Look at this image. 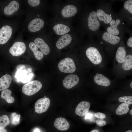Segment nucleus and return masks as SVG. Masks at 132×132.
I'll use <instances>...</instances> for the list:
<instances>
[{
	"instance_id": "nucleus-1",
	"label": "nucleus",
	"mask_w": 132,
	"mask_h": 132,
	"mask_svg": "<svg viewBox=\"0 0 132 132\" xmlns=\"http://www.w3.org/2000/svg\"><path fill=\"white\" fill-rule=\"evenodd\" d=\"M42 87V84L40 82L33 80L25 84L22 87V91L26 95L31 96L38 92Z\"/></svg>"
},
{
	"instance_id": "nucleus-2",
	"label": "nucleus",
	"mask_w": 132,
	"mask_h": 132,
	"mask_svg": "<svg viewBox=\"0 0 132 132\" xmlns=\"http://www.w3.org/2000/svg\"><path fill=\"white\" fill-rule=\"evenodd\" d=\"M58 67L60 71L65 73H73L76 70L74 61L69 57L61 60L58 64Z\"/></svg>"
},
{
	"instance_id": "nucleus-3",
	"label": "nucleus",
	"mask_w": 132,
	"mask_h": 132,
	"mask_svg": "<svg viewBox=\"0 0 132 132\" xmlns=\"http://www.w3.org/2000/svg\"><path fill=\"white\" fill-rule=\"evenodd\" d=\"M86 54L88 58L94 64H98L101 62V56L96 48L93 47L88 48L86 51Z\"/></svg>"
},
{
	"instance_id": "nucleus-4",
	"label": "nucleus",
	"mask_w": 132,
	"mask_h": 132,
	"mask_svg": "<svg viewBox=\"0 0 132 132\" xmlns=\"http://www.w3.org/2000/svg\"><path fill=\"white\" fill-rule=\"evenodd\" d=\"M50 102L49 98L44 97L38 100L35 105V112L40 114L46 112L50 106Z\"/></svg>"
},
{
	"instance_id": "nucleus-5",
	"label": "nucleus",
	"mask_w": 132,
	"mask_h": 132,
	"mask_svg": "<svg viewBox=\"0 0 132 132\" xmlns=\"http://www.w3.org/2000/svg\"><path fill=\"white\" fill-rule=\"evenodd\" d=\"M26 46L22 42H17L14 43L9 49V52L14 56H19L24 53L26 50Z\"/></svg>"
},
{
	"instance_id": "nucleus-6",
	"label": "nucleus",
	"mask_w": 132,
	"mask_h": 132,
	"mask_svg": "<svg viewBox=\"0 0 132 132\" xmlns=\"http://www.w3.org/2000/svg\"><path fill=\"white\" fill-rule=\"evenodd\" d=\"M12 30L10 26L6 25L0 29V44H4L7 43L11 37Z\"/></svg>"
},
{
	"instance_id": "nucleus-7",
	"label": "nucleus",
	"mask_w": 132,
	"mask_h": 132,
	"mask_svg": "<svg viewBox=\"0 0 132 132\" xmlns=\"http://www.w3.org/2000/svg\"><path fill=\"white\" fill-rule=\"evenodd\" d=\"M28 73L27 69L25 68L17 70L15 76V78L17 79V82L21 81L23 83L27 82L30 81L34 75L32 73H31L27 75Z\"/></svg>"
},
{
	"instance_id": "nucleus-8",
	"label": "nucleus",
	"mask_w": 132,
	"mask_h": 132,
	"mask_svg": "<svg viewBox=\"0 0 132 132\" xmlns=\"http://www.w3.org/2000/svg\"><path fill=\"white\" fill-rule=\"evenodd\" d=\"M79 81L78 76L74 74H70L65 77L63 81V84L65 88L69 89L76 85Z\"/></svg>"
},
{
	"instance_id": "nucleus-9",
	"label": "nucleus",
	"mask_w": 132,
	"mask_h": 132,
	"mask_svg": "<svg viewBox=\"0 0 132 132\" xmlns=\"http://www.w3.org/2000/svg\"><path fill=\"white\" fill-rule=\"evenodd\" d=\"M96 12L95 11L91 12L88 18V26L89 28L93 31L98 29L100 26V22L97 20Z\"/></svg>"
},
{
	"instance_id": "nucleus-10",
	"label": "nucleus",
	"mask_w": 132,
	"mask_h": 132,
	"mask_svg": "<svg viewBox=\"0 0 132 132\" xmlns=\"http://www.w3.org/2000/svg\"><path fill=\"white\" fill-rule=\"evenodd\" d=\"M90 106V104L87 101H82L77 105L75 109V113L77 115L83 117L87 113Z\"/></svg>"
},
{
	"instance_id": "nucleus-11",
	"label": "nucleus",
	"mask_w": 132,
	"mask_h": 132,
	"mask_svg": "<svg viewBox=\"0 0 132 132\" xmlns=\"http://www.w3.org/2000/svg\"><path fill=\"white\" fill-rule=\"evenodd\" d=\"M44 22L40 18H35L29 24L28 29L31 32H34L40 30L44 27Z\"/></svg>"
},
{
	"instance_id": "nucleus-12",
	"label": "nucleus",
	"mask_w": 132,
	"mask_h": 132,
	"mask_svg": "<svg viewBox=\"0 0 132 132\" xmlns=\"http://www.w3.org/2000/svg\"><path fill=\"white\" fill-rule=\"evenodd\" d=\"M54 125L57 129L62 131H65L68 130L70 127L69 122L64 118L59 117L55 120Z\"/></svg>"
},
{
	"instance_id": "nucleus-13",
	"label": "nucleus",
	"mask_w": 132,
	"mask_h": 132,
	"mask_svg": "<svg viewBox=\"0 0 132 132\" xmlns=\"http://www.w3.org/2000/svg\"><path fill=\"white\" fill-rule=\"evenodd\" d=\"M72 40L71 36L69 34H65L61 36L56 44V47L59 49L64 48L69 44Z\"/></svg>"
},
{
	"instance_id": "nucleus-14",
	"label": "nucleus",
	"mask_w": 132,
	"mask_h": 132,
	"mask_svg": "<svg viewBox=\"0 0 132 132\" xmlns=\"http://www.w3.org/2000/svg\"><path fill=\"white\" fill-rule=\"evenodd\" d=\"M35 45L40 49L41 52L45 55H47L49 53L50 49L48 46L41 38H37L34 40Z\"/></svg>"
},
{
	"instance_id": "nucleus-15",
	"label": "nucleus",
	"mask_w": 132,
	"mask_h": 132,
	"mask_svg": "<svg viewBox=\"0 0 132 132\" xmlns=\"http://www.w3.org/2000/svg\"><path fill=\"white\" fill-rule=\"evenodd\" d=\"M77 9L76 7L72 5H68L65 7L61 11L62 16L68 18L74 16L76 13Z\"/></svg>"
},
{
	"instance_id": "nucleus-16",
	"label": "nucleus",
	"mask_w": 132,
	"mask_h": 132,
	"mask_svg": "<svg viewBox=\"0 0 132 132\" xmlns=\"http://www.w3.org/2000/svg\"><path fill=\"white\" fill-rule=\"evenodd\" d=\"M94 80L97 84L105 87L109 86L110 84V80L103 75L97 73L94 77Z\"/></svg>"
},
{
	"instance_id": "nucleus-17",
	"label": "nucleus",
	"mask_w": 132,
	"mask_h": 132,
	"mask_svg": "<svg viewBox=\"0 0 132 132\" xmlns=\"http://www.w3.org/2000/svg\"><path fill=\"white\" fill-rule=\"evenodd\" d=\"M12 80L11 75L6 74L0 78V91L7 89L10 87Z\"/></svg>"
},
{
	"instance_id": "nucleus-18",
	"label": "nucleus",
	"mask_w": 132,
	"mask_h": 132,
	"mask_svg": "<svg viewBox=\"0 0 132 132\" xmlns=\"http://www.w3.org/2000/svg\"><path fill=\"white\" fill-rule=\"evenodd\" d=\"M19 7V4L17 1H13L5 8L4 10V13L6 15H11L17 11Z\"/></svg>"
},
{
	"instance_id": "nucleus-19",
	"label": "nucleus",
	"mask_w": 132,
	"mask_h": 132,
	"mask_svg": "<svg viewBox=\"0 0 132 132\" xmlns=\"http://www.w3.org/2000/svg\"><path fill=\"white\" fill-rule=\"evenodd\" d=\"M102 38L105 41L113 45L117 44L121 40V38L119 37L107 32H105L103 33Z\"/></svg>"
},
{
	"instance_id": "nucleus-20",
	"label": "nucleus",
	"mask_w": 132,
	"mask_h": 132,
	"mask_svg": "<svg viewBox=\"0 0 132 132\" xmlns=\"http://www.w3.org/2000/svg\"><path fill=\"white\" fill-rule=\"evenodd\" d=\"M120 22V21L119 19L116 20L115 22L114 20H112L110 23L111 26L107 28L108 33L116 36L118 35L119 32L117 29V26Z\"/></svg>"
},
{
	"instance_id": "nucleus-21",
	"label": "nucleus",
	"mask_w": 132,
	"mask_h": 132,
	"mask_svg": "<svg viewBox=\"0 0 132 132\" xmlns=\"http://www.w3.org/2000/svg\"><path fill=\"white\" fill-rule=\"evenodd\" d=\"M96 13L99 19L103 21L106 24L110 23L112 20L111 17L109 15L105 13L101 9H99L97 11Z\"/></svg>"
},
{
	"instance_id": "nucleus-22",
	"label": "nucleus",
	"mask_w": 132,
	"mask_h": 132,
	"mask_svg": "<svg viewBox=\"0 0 132 132\" xmlns=\"http://www.w3.org/2000/svg\"><path fill=\"white\" fill-rule=\"evenodd\" d=\"M53 29L55 33L58 35L65 34L70 31V29L68 26L62 24L55 25Z\"/></svg>"
},
{
	"instance_id": "nucleus-23",
	"label": "nucleus",
	"mask_w": 132,
	"mask_h": 132,
	"mask_svg": "<svg viewBox=\"0 0 132 132\" xmlns=\"http://www.w3.org/2000/svg\"><path fill=\"white\" fill-rule=\"evenodd\" d=\"M126 52L124 47H119L117 50L116 58L117 61L121 63L124 61L126 57Z\"/></svg>"
},
{
	"instance_id": "nucleus-24",
	"label": "nucleus",
	"mask_w": 132,
	"mask_h": 132,
	"mask_svg": "<svg viewBox=\"0 0 132 132\" xmlns=\"http://www.w3.org/2000/svg\"><path fill=\"white\" fill-rule=\"evenodd\" d=\"M11 91L9 89H6L2 90L1 92V97L4 99L8 103H12L14 101V98L11 96Z\"/></svg>"
},
{
	"instance_id": "nucleus-25",
	"label": "nucleus",
	"mask_w": 132,
	"mask_h": 132,
	"mask_svg": "<svg viewBox=\"0 0 132 132\" xmlns=\"http://www.w3.org/2000/svg\"><path fill=\"white\" fill-rule=\"evenodd\" d=\"M29 46L33 52L36 58L38 60H41L44 56V54L41 51H39L38 48L34 43L31 42L30 43Z\"/></svg>"
},
{
	"instance_id": "nucleus-26",
	"label": "nucleus",
	"mask_w": 132,
	"mask_h": 132,
	"mask_svg": "<svg viewBox=\"0 0 132 132\" xmlns=\"http://www.w3.org/2000/svg\"><path fill=\"white\" fill-rule=\"evenodd\" d=\"M129 104L123 103L120 104L116 111V113L119 115H122L127 113L129 111V109L128 107Z\"/></svg>"
},
{
	"instance_id": "nucleus-27",
	"label": "nucleus",
	"mask_w": 132,
	"mask_h": 132,
	"mask_svg": "<svg viewBox=\"0 0 132 132\" xmlns=\"http://www.w3.org/2000/svg\"><path fill=\"white\" fill-rule=\"evenodd\" d=\"M123 69L125 70H128L132 68V55H128L123 63L122 66Z\"/></svg>"
},
{
	"instance_id": "nucleus-28",
	"label": "nucleus",
	"mask_w": 132,
	"mask_h": 132,
	"mask_svg": "<svg viewBox=\"0 0 132 132\" xmlns=\"http://www.w3.org/2000/svg\"><path fill=\"white\" fill-rule=\"evenodd\" d=\"M10 121L8 117L3 115L0 117V129H4L10 123Z\"/></svg>"
},
{
	"instance_id": "nucleus-29",
	"label": "nucleus",
	"mask_w": 132,
	"mask_h": 132,
	"mask_svg": "<svg viewBox=\"0 0 132 132\" xmlns=\"http://www.w3.org/2000/svg\"><path fill=\"white\" fill-rule=\"evenodd\" d=\"M21 116L20 114H18L15 112L12 113L11 115V122L14 125H17L20 122Z\"/></svg>"
},
{
	"instance_id": "nucleus-30",
	"label": "nucleus",
	"mask_w": 132,
	"mask_h": 132,
	"mask_svg": "<svg viewBox=\"0 0 132 132\" xmlns=\"http://www.w3.org/2000/svg\"><path fill=\"white\" fill-rule=\"evenodd\" d=\"M119 101L121 102L126 103L129 104H132V96H125L121 97L119 98Z\"/></svg>"
},
{
	"instance_id": "nucleus-31",
	"label": "nucleus",
	"mask_w": 132,
	"mask_h": 132,
	"mask_svg": "<svg viewBox=\"0 0 132 132\" xmlns=\"http://www.w3.org/2000/svg\"><path fill=\"white\" fill-rule=\"evenodd\" d=\"M124 8L127 10L131 14H132V0H128L124 4Z\"/></svg>"
},
{
	"instance_id": "nucleus-32",
	"label": "nucleus",
	"mask_w": 132,
	"mask_h": 132,
	"mask_svg": "<svg viewBox=\"0 0 132 132\" xmlns=\"http://www.w3.org/2000/svg\"><path fill=\"white\" fill-rule=\"evenodd\" d=\"M28 2L29 4L32 7L37 6L40 3V1L39 0H28Z\"/></svg>"
},
{
	"instance_id": "nucleus-33",
	"label": "nucleus",
	"mask_w": 132,
	"mask_h": 132,
	"mask_svg": "<svg viewBox=\"0 0 132 132\" xmlns=\"http://www.w3.org/2000/svg\"><path fill=\"white\" fill-rule=\"evenodd\" d=\"M94 116L100 119H103L106 117V116L104 114L100 112L96 113L94 114Z\"/></svg>"
},
{
	"instance_id": "nucleus-34",
	"label": "nucleus",
	"mask_w": 132,
	"mask_h": 132,
	"mask_svg": "<svg viewBox=\"0 0 132 132\" xmlns=\"http://www.w3.org/2000/svg\"><path fill=\"white\" fill-rule=\"evenodd\" d=\"M96 122L98 125L100 126H103L106 124V122L105 121L99 119L97 120L96 121Z\"/></svg>"
},
{
	"instance_id": "nucleus-35",
	"label": "nucleus",
	"mask_w": 132,
	"mask_h": 132,
	"mask_svg": "<svg viewBox=\"0 0 132 132\" xmlns=\"http://www.w3.org/2000/svg\"><path fill=\"white\" fill-rule=\"evenodd\" d=\"M93 117V114L89 112L87 113L85 115V119L87 120H91Z\"/></svg>"
},
{
	"instance_id": "nucleus-36",
	"label": "nucleus",
	"mask_w": 132,
	"mask_h": 132,
	"mask_svg": "<svg viewBox=\"0 0 132 132\" xmlns=\"http://www.w3.org/2000/svg\"><path fill=\"white\" fill-rule=\"evenodd\" d=\"M25 65L22 64H19L18 65L16 66V69L17 70H22L25 68Z\"/></svg>"
},
{
	"instance_id": "nucleus-37",
	"label": "nucleus",
	"mask_w": 132,
	"mask_h": 132,
	"mask_svg": "<svg viewBox=\"0 0 132 132\" xmlns=\"http://www.w3.org/2000/svg\"><path fill=\"white\" fill-rule=\"evenodd\" d=\"M127 45L130 47H132V37L129 38L127 42Z\"/></svg>"
},
{
	"instance_id": "nucleus-38",
	"label": "nucleus",
	"mask_w": 132,
	"mask_h": 132,
	"mask_svg": "<svg viewBox=\"0 0 132 132\" xmlns=\"http://www.w3.org/2000/svg\"><path fill=\"white\" fill-rule=\"evenodd\" d=\"M0 132H7L6 129L4 128L2 129H0Z\"/></svg>"
},
{
	"instance_id": "nucleus-39",
	"label": "nucleus",
	"mask_w": 132,
	"mask_h": 132,
	"mask_svg": "<svg viewBox=\"0 0 132 132\" xmlns=\"http://www.w3.org/2000/svg\"><path fill=\"white\" fill-rule=\"evenodd\" d=\"M27 71L28 73H30L32 71V69L31 68H29L27 69Z\"/></svg>"
},
{
	"instance_id": "nucleus-40",
	"label": "nucleus",
	"mask_w": 132,
	"mask_h": 132,
	"mask_svg": "<svg viewBox=\"0 0 132 132\" xmlns=\"http://www.w3.org/2000/svg\"><path fill=\"white\" fill-rule=\"evenodd\" d=\"M90 132H100V131L98 130L95 129L92 130Z\"/></svg>"
},
{
	"instance_id": "nucleus-41",
	"label": "nucleus",
	"mask_w": 132,
	"mask_h": 132,
	"mask_svg": "<svg viewBox=\"0 0 132 132\" xmlns=\"http://www.w3.org/2000/svg\"><path fill=\"white\" fill-rule=\"evenodd\" d=\"M34 132H40L38 128H36L35 129Z\"/></svg>"
},
{
	"instance_id": "nucleus-42",
	"label": "nucleus",
	"mask_w": 132,
	"mask_h": 132,
	"mask_svg": "<svg viewBox=\"0 0 132 132\" xmlns=\"http://www.w3.org/2000/svg\"><path fill=\"white\" fill-rule=\"evenodd\" d=\"M130 113L131 115H132V109L130 111Z\"/></svg>"
},
{
	"instance_id": "nucleus-43",
	"label": "nucleus",
	"mask_w": 132,
	"mask_h": 132,
	"mask_svg": "<svg viewBox=\"0 0 132 132\" xmlns=\"http://www.w3.org/2000/svg\"><path fill=\"white\" fill-rule=\"evenodd\" d=\"M125 132H132V131L131 130H129Z\"/></svg>"
},
{
	"instance_id": "nucleus-44",
	"label": "nucleus",
	"mask_w": 132,
	"mask_h": 132,
	"mask_svg": "<svg viewBox=\"0 0 132 132\" xmlns=\"http://www.w3.org/2000/svg\"><path fill=\"white\" fill-rule=\"evenodd\" d=\"M130 86L132 88V82H131L130 84Z\"/></svg>"
},
{
	"instance_id": "nucleus-45",
	"label": "nucleus",
	"mask_w": 132,
	"mask_h": 132,
	"mask_svg": "<svg viewBox=\"0 0 132 132\" xmlns=\"http://www.w3.org/2000/svg\"><path fill=\"white\" fill-rule=\"evenodd\" d=\"M103 42H100V43L101 44H103Z\"/></svg>"
},
{
	"instance_id": "nucleus-46",
	"label": "nucleus",
	"mask_w": 132,
	"mask_h": 132,
	"mask_svg": "<svg viewBox=\"0 0 132 132\" xmlns=\"http://www.w3.org/2000/svg\"><path fill=\"white\" fill-rule=\"evenodd\" d=\"M37 16H39V15H38Z\"/></svg>"
},
{
	"instance_id": "nucleus-47",
	"label": "nucleus",
	"mask_w": 132,
	"mask_h": 132,
	"mask_svg": "<svg viewBox=\"0 0 132 132\" xmlns=\"http://www.w3.org/2000/svg\"><path fill=\"white\" fill-rule=\"evenodd\" d=\"M44 97H46V96H44Z\"/></svg>"
}]
</instances>
